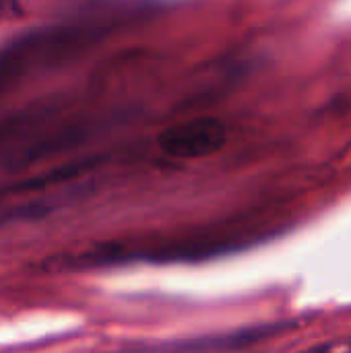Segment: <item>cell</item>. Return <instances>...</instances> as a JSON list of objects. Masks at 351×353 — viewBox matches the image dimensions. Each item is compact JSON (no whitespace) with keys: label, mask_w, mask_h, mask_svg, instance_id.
Wrapping results in <instances>:
<instances>
[{"label":"cell","mask_w":351,"mask_h":353,"mask_svg":"<svg viewBox=\"0 0 351 353\" xmlns=\"http://www.w3.org/2000/svg\"><path fill=\"white\" fill-rule=\"evenodd\" d=\"M159 149L176 159H201L219 153L228 143V128L213 116H199L163 128Z\"/></svg>","instance_id":"6da1fadb"},{"label":"cell","mask_w":351,"mask_h":353,"mask_svg":"<svg viewBox=\"0 0 351 353\" xmlns=\"http://www.w3.org/2000/svg\"><path fill=\"white\" fill-rule=\"evenodd\" d=\"M300 353H351V337L350 339H333V341L317 343V345Z\"/></svg>","instance_id":"7a4b0ae2"},{"label":"cell","mask_w":351,"mask_h":353,"mask_svg":"<svg viewBox=\"0 0 351 353\" xmlns=\"http://www.w3.org/2000/svg\"><path fill=\"white\" fill-rule=\"evenodd\" d=\"M23 17L21 0H0V23H8Z\"/></svg>","instance_id":"3957f363"}]
</instances>
